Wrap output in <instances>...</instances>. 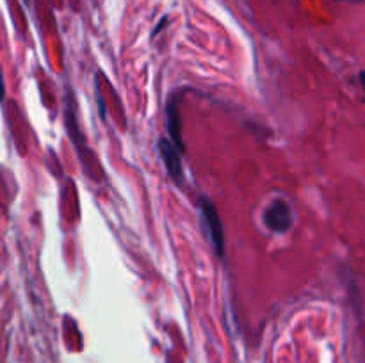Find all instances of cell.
I'll return each instance as SVG.
<instances>
[{
	"instance_id": "3957f363",
	"label": "cell",
	"mask_w": 365,
	"mask_h": 363,
	"mask_svg": "<svg viewBox=\"0 0 365 363\" xmlns=\"http://www.w3.org/2000/svg\"><path fill=\"white\" fill-rule=\"evenodd\" d=\"M159 152L163 157V162L166 166L168 174L177 185L184 184V169H182V152L173 144V141L168 137L159 139Z\"/></svg>"
},
{
	"instance_id": "7a4b0ae2",
	"label": "cell",
	"mask_w": 365,
	"mask_h": 363,
	"mask_svg": "<svg viewBox=\"0 0 365 363\" xmlns=\"http://www.w3.org/2000/svg\"><path fill=\"white\" fill-rule=\"evenodd\" d=\"M262 223L273 233H285L294 223V214L285 199L274 198L262 212Z\"/></svg>"
},
{
	"instance_id": "277c9868",
	"label": "cell",
	"mask_w": 365,
	"mask_h": 363,
	"mask_svg": "<svg viewBox=\"0 0 365 363\" xmlns=\"http://www.w3.org/2000/svg\"><path fill=\"white\" fill-rule=\"evenodd\" d=\"M166 120H168V132H170V137L173 141V144L177 146L180 152H184V141H182V127H180V114H178V103L177 96H171L170 102L166 107Z\"/></svg>"
},
{
	"instance_id": "6da1fadb",
	"label": "cell",
	"mask_w": 365,
	"mask_h": 363,
	"mask_svg": "<svg viewBox=\"0 0 365 363\" xmlns=\"http://www.w3.org/2000/svg\"><path fill=\"white\" fill-rule=\"evenodd\" d=\"M200 216H202L203 230H205L207 238H209L210 246H212L214 253L220 258L225 256V230L221 224L220 214H217L216 206L210 201L207 196L200 198Z\"/></svg>"
},
{
	"instance_id": "5b68a950",
	"label": "cell",
	"mask_w": 365,
	"mask_h": 363,
	"mask_svg": "<svg viewBox=\"0 0 365 363\" xmlns=\"http://www.w3.org/2000/svg\"><path fill=\"white\" fill-rule=\"evenodd\" d=\"M359 77H360V80H362V88L365 89V71H360Z\"/></svg>"
},
{
	"instance_id": "8992f818",
	"label": "cell",
	"mask_w": 365,
	"mask_h": 363,
	"mask_svg": "<svg viewBox=\"0 0 365 363\" xmlns=\"http://www.w3.org/2000/svg\"><path fill=\"white\" fill-rule=\"evenodd\" d=\"M341 2H359V0H341Z\"/></svg>"
}]
</instances>
